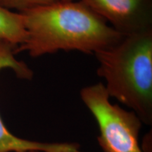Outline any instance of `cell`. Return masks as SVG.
I'll return each instance as SVG.
<instances>
[{
  "label": "cell",
  "mask_w": 152,
  "mask_h": 152,
  "mask_svg": "<svg viewBox=\"0 0 152 152\" xmlns=\"http://www.w3.org/2000/svg\"><path fill=\"white\" fill-rule=\"evenodd\" d=\"M17 46L0 38V71L12 70L19 79L32 80L33 71L26 63L15 56ZM39 150L45 152H80L79 144L68 142L47 143L18 137L5 126L0 116V152H20Z\"/></svg>",
  "instance_id": "cell-5"
},
{
  "label": "cell",
  "mask_w": 152,
  "mask_h": 152,
  "mask_svg": "<svg viewBox=\"0 0 152 152\" xmlns=\"http://www.w3.org/2000/svg\"><path fill=\"white\" fill-rule=\"evenodd\" d=\"M61 1H76V0H61Z\"/></svg>",
  "instance_id": "cell-9"
},
{
  "label": "cell",
  "mask_w": 152,
  "mask_h": 152,
  "mask_svg": "<svg viewBox=\"0 0 152 152\" xmlns=\"http://www.w3.org/2000/svg\"><path fill=\"white\" fill-rule=\"evenodd\" d=\"M61 0H0V5L4 8L16 9L18 12L34 7L48 5Z\"/></svg>",
  "instance_id": "cell-7"
},
{
  "label": "cell",
  "mask_w": 152,
  "mask_h": 152,
  "mask_svg": "<svg viewBox=\"0 0 152 152\" xmlns=\"http://www.w3.org/2000/svg\"><path fill=\"white\" fill-rule=\"evenodd\" d=\"M97 75L110 97L130 108L142 123L152 124V30L124 36L94 53Z\"/></svg>",
  "instance_id": "cell-2"
},
{
  "label": "cell",
  "mask_w": 152,
  "mask_h": 152,
  "mask_svg": "<svg viewBox=\"0 0 152 152\" xmlns=\"http://www.w3.org/2000/svg\"><path fill=\"white\" fill-rule=\"evenodd\" d=\"M19 13L27 37L16 54L27 52L34 58L58 51L94 54L124 37L81 0L58 1Z\"/></svg>",
  "instance_id": "cell-1"
},
{
  "label": "cell",
  "mask_w": 152,
  "mask_h": 152,
  "mask_svg": "<svg viewBox=\"0 0 152 152\" xmlns=\"http://www.w3.org/2000/svg\"><path fill=\"white\" fill-rule=\"evenodd\" d=\"M123 36L152 30V0H81Z\"/></svg>",
  "instance_id": "cell-4"
},
{
  "label": "cell",
  "mask_w": 152,
  "mask_h": 152,
  "mask_svg": "<svg viewBox=\"0 0 152 152\" xmlns=\"http://www.w3.org/2000/svg\"><path fill=\"white\" fill-rule=\"evenodd\" d=\"M80 98L97 123L104 152H144L139 144L142 121L134 111L112 104L103 83L83 87Z\"/></svg>",
  "instance_id": "cell-3"
},
{
  "label": "cell",
  "mask_w": 152,
  "mask_h": 152,
  "mask_svg": "<svg viewBox=\"0 0 152 152\" xmlns=\"http://www.w3.org/2000/svg\"><path fill=\"white\" fill-rule=\"evenodd\" d=\"M20 152H45V151H39V150H27V151H23Z\"/></svg>",
  "instance_id": "cell-8"
},
{
  "label": "cell",
  "mask_w": 152,
  "mask_h": 152,
  "mask_svg": "<svg viewBox=\"0 0 152 152\" xmlns=\"http://www.w3.org/2000/svg\"><path fill=\"white\" fill-rule=\"evenodd\" d=\"M27 33L20 13L0 5V38L18 47L26 41Z\"/></svg>",
  "instance_id": "cell-6"
}]
</instances>
